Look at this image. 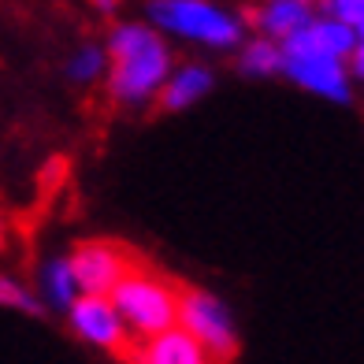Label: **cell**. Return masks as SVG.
<instances>
[{
  "label": "cell",
  "mask_w": 364,
  "mask_h": 364,
  "mask_svg": "<svg viewBox=\"0 0 364 364\" xmlns=\"http://www.w3.org/2000/svg\"><path fill=\"white\" fill-rule=\"evenodd\" d=\"M105 56H108L105 90L119 108L156 105V93L164 86V78H168V71L175 68L164 34L156 26H145V23L112 26Z\"/></svg>",
  "instance_id": "obj_1"
},
{
  "label": "cell",
  "mask_w": 364,
  "mask_h": 364,
  "mask_svg": "<svg viewBox=\"0 0 364 364\" xmlns=\"http://www.w3.org/2000/svg\"><path fill=\"white\" fill-rule=\"evenodd\" d=\"M112 305L127 323L130 338H149L156 331L175 327L178 312V287L164 272L149 268L145 260L134 257V264L119 275V283L112 287Z\"/></svg>",
  "instance_id": "obj_2"
},
{
  "label": "cell",
  "mask_w": 364,
  "mask_h": 364,
  "mask_svg": "<svg viewBox=\"0 0 364 364\" xmlns=\"http://www.w3.org/2000/svg\"><path fill=\"white\" fill-rule=\"evenodd\" d=\"M149 26L205 48H238L245 19L216 0H149Z\"/></svg>",
  "instance_id": "obj_3"
},
{
  "label": "cell",
  "mask_w": 364,
  "mask_h": 364,
  "mask_svg": "<svg viewBox=\"0 0 364 364\" xmlns=\"http://www.w3.org/2000/svg\"><path fill=\"white\" fill-rule=\"evenodd\" d=\"M175 327H182L186 335L201 346V350L216 360L227 364L238 353V327L230 320L227 305L216 294L197 290V287H178V312H175Z\"/></svg>",
  "instance_id": "obj_4"
},
{
  "label": "cell",
  "mask_w": 364,
  "mask_h": 364,
  "mask_svg": "<svg viewBox=\"0 0 364 364\" xmlns=\"http://www.w3.org/2000/svg\"><path fill=\"white\" fill-rule=\"evenodd\" d=\"M63 312H68L71 331L86 346H93L101 353H112V357H127L134 338H130V331L119 320V312H115L108 294H78Z\"/></svg>",
  "instance_id": "obj_5"
},
{
  "label": "cell",
  "mask_w": 364,
  "mask_h": 364,
  "mask_svg": "<svg viewBox=\"0 0 364 364\" xmlns=\"http://www.w3.org/2000/svg\"><path fill=\"white\" fill-rule=\"evenodd\" d=\"M134 264V253L119 242H78L75 253L68 257V268L75 275L78 294H112V287L119 283V275Z\"/></svg>",
  "instance_id": "obj_6"
},
{
  "label": "cell",
  "mask_w": 364,
  "mask_h": 364,
  "mask_svg": "<svg viewBox=\"0 0 364 364\" xmlns=\"http://www.w3.org/2000/svg\"><path fill=\"white\" fill-rule=\"evenodd\" d=\"M279 71H283L290 82H297L301 90L316 93V97H327V101L346 105L353 97V75H350V68H346L342 60L316 56V53H290V48H283Z\"/></svg>",
  "instance_id": "obj_7"
},
{
  "label": "cell",
  "mask_w": 364,
  "mask_h": 364,
  "mask_svg": "<svg viewBox=\"0 0 364 364\" xmlns=\"http://www.w3.org/2000/svg\"><path fill=\"white\" fill-rule=\"evenodd\" d=\"M290 53H316V56H331V60H350L360 48V34L353 26H346L338 19H327V15H312V19L294 30L287 41H279Z\"/></svg>",
  "instance_id": "obj_8"
},
{
  "label": "cell",
  "mask_w": 364,
  "mask_h": 364,
  "mask_svg": "<svg viewBox=\"0 0 364 364\" xmlns=\"http://www.w3.org/2000/svg\"><path fill=\"white\" fill-rule=\"evenodd\" d=\"M130 364H216L182 327L156 331L149 338H134L127 350Z\"/></svg>",
  "instance_id": "obj_9"
},
{
  "label": "cell",
  "mask_w": 364,
  "mask_h": 364,
  "mask_svg": "<svg viewBox=\"0 0 364 364\" xmlns=\"http://www.w3.org/2000/svg\"><path fill=\"white\" fill-rule=\"evenodd\" d=\"M312 15H316V0H253L250 15H245V26H253L260 38L287 41Z\"/></svg>",
  "instance_id": "obj_10"
},
{
  "label": "cell",
  "mask_w": 364,
  "mask_h": 364,
  "mask_svg": "<svg viewBox=\"0 0 364 364\" xmlns=\"http://www.w3.org/2000/svg\"><path fill=\"white\" fill-rule=\"evenodd\" d=\"M212 86H216V78H212V71L205 63H178V68H171L168 78H164V86L156 93V105L164 112H186L193 105H201L212 93Z\"/></svg>",
  "instance_id": "obj_11"
},
{
  "label": "cell",
  "mask_w": 364,
  "mask_h": 364,
  "mask_svg": "<svg viewBox=\"0 0 364 364\" xmlns=\"http://www.w3.org/2000/svg\"><path fill=\"white\" fill-rule=\"evenodd\" d=\"M279 63H283V48L272 38H245L238 45V68L253 78H268V75H279Z\"/></svg>",
  "instance_id": "obj_12"
},
{
  "label": "cell",
  "mask_w": 364,
  "mask_h": 364,
  "mask_svg": "<svg viewBox=\"0 0 364 364\" xmlns=\"http://www.w3.org/2000/svg\"><path fill=\"white\" fill-rule=\"evenodd\" d=\"M41 301L48 309H68L75 297H78V287H75V275L68 268V257H56V260H48L45 268H41Z\"/></svg>",
  "instance_id": "obj_13"
},
{
  "label": "cell",
  "mask_w": 364,
  "mask_h": 364,
  "mask_svg": "<svg viewBox=\"0 0 364 364\" xmlns=\"http://www.w3.org/2000/svg\"><path fill=\"white\" fill-rule=\"evenodd\" d=\"M105 68H108L105 48L101 45H82L68 60V78L75 86H97V82H105Z\"/></svg>",
  "instance_id": "obj_14"
},
{
  "label": "cell",
  "mask_w": 364,
  "mask_h": 364,
  "mask_svg": "<svg viewBox=\"0 0 364 364\" xmlns=\"http://www.w3.org/2000/svg\"><path fill=\"white\" fill-rule=\"evenodd\" d=\"M316 15L338 19L346 26H353L357 34L364 30V0H316Z\"/></svg>",
  "instance_id": "obj_15"
},
{
  "label": "cell",
  "mask_w": 364,
  "mask_h": 364,
  "mask_svg": "<svg viewBox=\"0 0 364 364\" xmlns=\"http://www.w3.org/2000/svg\"><path fill=\"white\" fill-rule=\"evenodd\" d=\"M0 309H15V312H38V297L30 294L15 275H4L0 272Z\"/></svg>",
  "instance_id": "obj_16"
},
{
  "label": "cell",
  "mask_w": 364,
  "mask_h": 364,
  "mask_svg": "<svg viewBox=\"0 0 364 364\" xmlns=\"http://www.w3.org/2000/svg\"><path fill=\"white\" fill-rule=\"evenodd\" d=\"M90 4H93L97 11H101V15H112L115 8H119V0H90Z\"/></svg>",
  "instance_id": "obj_17"
},
{
  "label": "cell",
  "mask_w": 364,
  "mask_h": 364,
  "mask_svg": "<svg viewBox=\"0 0 364 364\" xmlns=\"http://www.w3.org/2000/svg\"><path fill=\"white\" fill-rule=\"evenodd\" d=\"M4 242H8V216H4V208H0V250H4Z\"/></svg>",
  "instance_id": "obj_18"
}]
</instances>
